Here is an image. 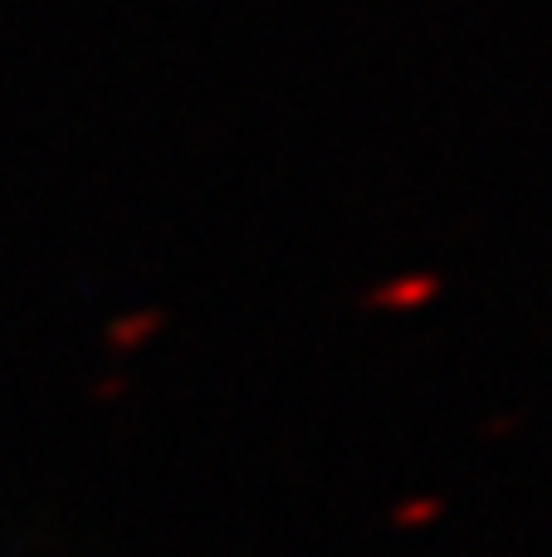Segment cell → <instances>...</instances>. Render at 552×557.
Returning <instances> with one entry per match:
<instances>
[{
  "mask_svg": "<svg viewBox=\"0 0 552 557\" xmlns=\"http://www.w3.org/2000/svg\"><path fill=\"white\" fill-rule=\"evenodd\" d=\"M440 509H446V504H440V499H416V504H401V509L391 513V519H397L401 529H421V523L440 519Z\"/></svg>",
  "mask_w": 552,
  "mask_h": 557,
  "instance_id": "obj_1",
  "label": "cell"
}]
</instances>
